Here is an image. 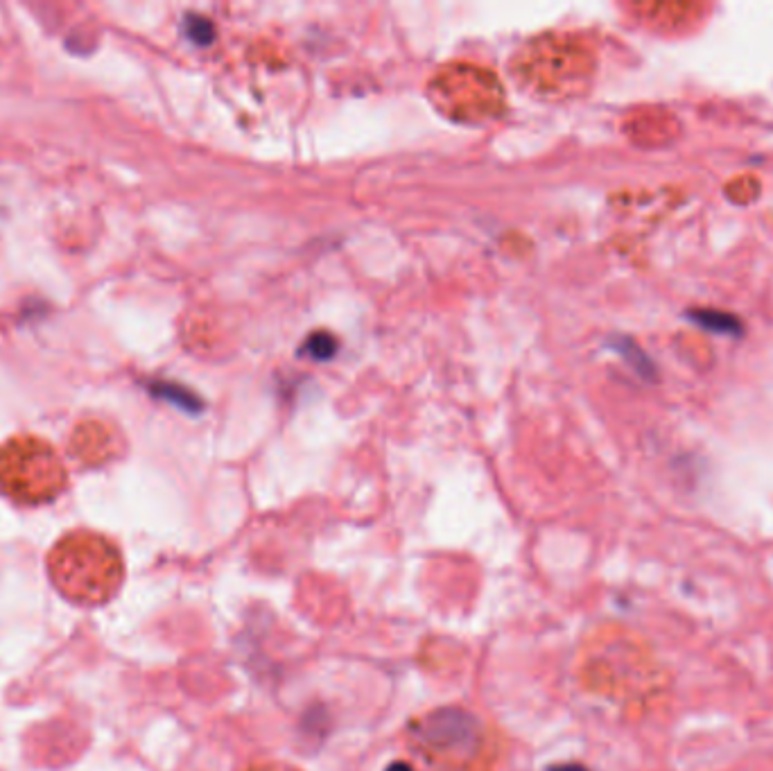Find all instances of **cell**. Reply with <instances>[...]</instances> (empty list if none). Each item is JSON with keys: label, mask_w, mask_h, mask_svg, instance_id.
Masks as SVG:
<instances>
[{"label": "cell", "mask_w": 773, "mask_h": 771, "mask_svg": "<svg viewBox=\"0 0 773 771\" xmlns=\"http://www.w3.org/2000/svg\"><path fill=\"white\" fill-rule=\"evenodd\" d=\"M46 568L57 593L77 606L111 602L125 582V559L116 541L91 530L64 534L50 548Z\"/></svg>", "instance_id": "obj_1"}, {"label": "cell", "mask_w": 773, "mask_h": 771, "mask_svg": "<svg viewBox=\"0 0 773 771\" xmlns=\"http://www.w3.org/2000/svg\"><path fill=\"white\" fill-rule=\"evenodd\" d=\"M407 744L432 771H489L500 751L489 726L462 708H439L414 719Z\"/></svg>", "instance_id": "obj_2"}, {"label": "cell", "mask_w": 773, "mask_h": 771, "mask_svg": "<svg viewBox=\"0 0 773 771\" xmlns=\"http://www.w3.org/2000/svg\"><path fill=\"white\" fill-rule=\"evenodd\" d=\"M68 487V473L55 446L37 435H16L0 446V493L19 507L55 502Z\"/></svg>", "instance_id": "obj_3"}, {"label": "cell", "mask_w": 773, "mask_h": 771, "mask_svg": "<svg viewBox=\"0 0 773 771\" xmlns=\"http://www.w3.org/2000/svg\"><path fill=\"white\" fill-rule=\"evenodd\" d=\"M123 439L120 432L102 419H84L75 426L68 439V450L84 466L98 469L120 455Z\"/></svg>", "instance_id": "obj_4"}, {"label": "cell", "mask_w": 773, "mask_h": 771, "mask_svg": "<svg viewBox=\"0 0 773 771\" xmlns=\"http://www.w3.org/2000/svg\"><path fill=\"white\" fill-rule=\"evenodd\" d=\"M694 324L706 328V331L712 333H722V335H740L742 333V322L733 315L722 313V310H692L688 315Z\"/></svg>", "instance_id": "obj_5"}, {"label": "cell", "mask_w": 773, "mask_h": 771, "mask_svg": "<svg viewBox=\"0 0 773 771\" xmlns=\"http://www.w3.org/2000/svg\"><path fill=\"white\" fill-rule=\"evenodd\" d=\"M152 392L163 398V401H170L172 405L181 407V410H186L190 414H197L204 410V403L199 401V396H195L193 392H188L186 387L181 385H175V383H156L152 385Z\"/></svg>", "instance_id": "obj_6"}, {"label": "cell", "mask_w": 773, "mask_h": 771, "mask_svg": "<svg viewBox=\"0 0 773 771\" xmlns=\"http://www.w3.org/2000/svg\"><path fill=\"white\" fill-rule=\"evenodd\" d=\"M337 353V340L326 331H317L312 333L306 342H303L301 355H308V358L317 360V362H326L333 358Z\"/></svg>", "instance_id": "obj_7"}, {"label": "cell", "mask_w": 773, "mask_h": 771, "mask_svg": "<svg viewBox=\"0 0 773 771\" xmlns=\"http://www.w3.org/2000/svg\"><path fill=\"white\" fill-rule=\"evenodd\" d=\"M184 32H186V37L195 43V46H211L213 39H215L213 23L204 19V16H197V14L186 16Z\"/></svg>", "instance_id": "obj_8"}, {"label": "cell", "mask_w": 773, "mask_h": 771, "mask_svg": "<svg viewBox=\"0 0 773 771\" xmlns=\"http://www.w3.org/2000/svg\"><path fill=\"white\" fill-rule=\"evenodd\" d=\"M613 346L624 355V358L629 360V365H633V367L640 371L642 376H649L651 374V360L631 340H618Z\"/></svg>", "instance_id": "obj_9"}, {"label": "cell", "mask_w": 773, "mask_h": 771, "mask_svg": "<svg viewBox=\"0 0 773 771\" xmlns=\"http://www.w3.org/2000/svg\"><path fill=\"white\" fill-rule=\"evenodd\" d=\"M245 771H301V769L285 765V762H256V765H249Z\"/></svg>", "instance_id": "obj_10"}, {"label": "cell", "mask_w": 773, "mask_h": 771, "mask_svg": "<svg viewBox=\"0 0 773 771\" xmlns=\"http://www.w3.org/2000/svg\"><path fill=\"white\" fill-rule=\"evenodd\" d=\"M547 771H588V769L581 767V765H554Z\"/></svg>", "instance_id": "obj_11"}, {"label": "cell", "mask_w": 773, "mask_h": 771, "mask_svg": "<svg viewBox=\"0 0 773 771\" xmlns=\"http://www.w3.org/2000/svg\"><path fill=\"white\" fill-rule=\"evenodd\" d=\"M387 771H414L410 765H405V762H392V765L387 767Z\"/></svg>", "instance_id": "obj_12"}]
</instances>
